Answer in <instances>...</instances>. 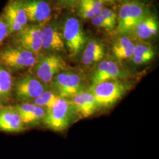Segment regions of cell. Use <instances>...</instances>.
I'll use <instances>...</instances> for the list:
<instances>
[{"label":"cell","instance_id":"cell-3","mask_svg":"<svg viewBox=\"0 0 159 159\" xmlns=\"http://www.w3.org/2000/svg\"><path fill=\"white\" fill-rule=\"evenodd\" d=\"M61 98L70 99L85 90V82L81 74L67 70L56 74L51 84Z\"/></svg>","mask_w":159,"mask_h":159},{"label":"cell","instance_id":"cell-2","mask_svg":"<svg viewBox=\"0 0 159 159\" xmlns=\"http://www.w3.org/2000/svg\"><path fill=\"white\" fill-rule=\"evenodd\" d=\"M75 116L76 115L69 100L60 97L52 107L46 110L43 121L47 128L61 131L68 127Z\"/></svg>","mask_w":159,"mask_h":159},{"label":"cell","instance_id":"cell-25","mask_svg":"<svg viewBox=\"0 0 159 159\" xmlns=\"http://www.w3.org/2000/svg\"><path fill=\"white\" fill-rule=\"evenodd\" d=\"M8 35L9 33L7 24L4 18L2 16H0V46Z\"/></svg>","mask_w":159,"mask_h":159},{"label":"cell","instance_id":"cell-11","mask_svg":"<svg viewBox=\"0 0 159 159\" xmlns=\"http://www.w3.org/2000/svg\"><path fill=\"white\" fill-rule=\"evenodd\" d=\"M22 1L28 21L43 26L51 20V7L47 1L44 0Z\"/></svg>","mask_w":159,"mask_h":159},{"label":"cell","instance_id":"cell-21","mask_svg":"<svg viewBox=\"0 0 159 159\" xmlns=\"http://www.w3.org/2000/svg\"><path fill=\"white\" fill-rule=\"evenodd\" d=\"M77 7V15L83 19L89 20L100 12L103 8V4L97 0H81Z\"/></svg>","mask_w":159,"mask_h":159},{"label":"cell","instance_id":"cell-8","mask_svg":"<svg viewBox=\"0 0 159 159\" xmlns=\"http://www.w3.org/2000/svg\"><path fill=\"white\" fill-rule=\"evenodd\" d=\"M68 66L61 57L49 54L39 57L34 65V75L47 85L51 84L54 77L60 72L67 70Z\"/></svg>","mask_w":159,"mask_h":159},{"label":"cell","instance_id":"cell-19","mask_svg":"<svg viewBox=\"0 0 159 159\" xmlns=\"http://www.w3.org/2000/svg\"><path fill=\"white\" fill-rule=\"evenodd\" d=\"M106 50L102 43L97 40L90 41L84 48L81 61L88 66L102 60L105 56Z\"/></svg>","mask_w":159,"mask_h":159},{"label":"cell","instance_id":"cell-9","mask_svg":"<svg viewBox=\"0 0 159 159\" xmlns=\"http://www.w3.org/2000/svg\"><path fill=\"white\" fill-rule=\"evenodd\" d=\"M41 26L37 24L27 25L22 30L15 33L12 39L13 46L30 51L38 56L42 50Z\"/></svg>","mask_w":159,"mask_h":159},{"label":"cell","instance_id":"cell-7","mask_svg":"<svg viewBox=\"0 0 159 159\" xmlns=\"http://www.w3.org/2000/svg\"><path fill=\"white\" fill-rule=\"evenodd\" d=\"M47 90L48 85L32 74L19 78L15 83L14 89L16 99L22 102H33Z\"/></svg>","mask_w":159,"mask_h":159},{"label":"cell","instance_id":"cell-26","mask_svg":"<svg viewBox=\"0 0 159 159\" xmlns=\"http://www.w3.org/2000/svg\"><path fill=\"white\" fill-rule=\"evenodd\" d=\"M81 0H58L60 5L66 8L76 7Z\"/></svg>","mask_w":159,"mask_h":159},{"label":"cell","instance_id":"cell-29","mask_svg":"<svg viewBox=\"0 0 159 159\" xmlns=\"http://www.w3.org/2000/svg\"><path fill=\"white\" fill-rule=\"evenodd\" d=\"M4 106H3V105H2V104L1 103V102H0V109H1V108H2Z\"/></svg>","mask_w":159,"mask_h":159},{"label":"cell","instance_id":"cell-24","mask_svg":"<svg viewBox=\"0 0 159 159\" xmlns=\"http://www.w3.org/2000/svg\"><path fill=\"white\" fill-rule=\"evenodd\" d=\"M60 98L56 93L47 90L31 102L47 110L52 107Z\"/></svg>","mask_w":159,"mask_h":159},{"label":"cell","instance_id":"cell-4","mask_svg":"<svg viewBox=\"0 0 159 159\" xmlns=\"http://www.w3.org/2000/svg\"><path fill=\"white\" fill-rule=\"evenodd\" d=\"M129 87L117 80H110L93 84L89 90L94 97L98 107H108L117 102Z\"/></svg>","mask_w":159,"mask_h":159},{"label":"cell","instance_id":"cell-1","mask_svg":"<svg viewBox=\"0 0 159 159\" xmlns=\"http://www.w3.org/2000/svg\"><path fill=\"white\" fill-rule=\"evenodd\" d=\"M149 13L148 8L139 1L125 2L120 8L117 33L121 35L131 34L137 25Z\"/></svg>","mask_w":159,"mask_h":159},{"label":"cell","instance_id":"cell-12","mask_svg":"<svg viewBox=\"0 0 159 159\" xmlns=\"http://www.w3.org/2000/svg\"><path fill=\"white\" fill-rule=\"evenodd\" d=\"M125 75V72L116 61L106 60L98 63L91 74L90 79L93 85L107 80H117L119 78H123Z\"/></svg>","mask_w":159,"mask_h":159},{"label":"cell","instance_id":"cell-15","mask_svg":"<svg viewBox=\"0 0 159 159\" xmlns=\"http://www.w3.org/2000/svg\"><path fill=\"white\" fill-rule=\"evenodd\" d=\"M24 130L25 125L15 107H3L0 109V131L18 133Z\"/></svg>","mask_w":159,"mask_h":159},{"label":"cell","instance_id":"cell-10","mask_svg":"<svg viewBox=\"0 0 159 159\" xmlns=\"http://www.w3.org/2000/svg\"><path fill=\"white\" fill-rule=\"evenodd\" d=\"M8 28L9 35L24 29L28 20L22 0H8L1 14Z\"/></svg>","mask_w":159,"mask_h":159},{"label":"cell","instance_id":"cell-20","mask_svg":"<svg viewBox=\"0 0 159 159\" xmlns=\"http://www.w3.org/2000/svg\"><path fill=\"white\" fill-rule=\"evenodd\" d=\"M156 54V50L152 44L146 42H140L135 44L134 52L131 59L134 64L142 65L152 60Z\"/></svg>","mask_w":159,"mask_h":159},{"label":"cell","instance_id":"cell-13","mask_svg":"<svg viewBox=\"0 0 159 159\" xmlns=\"http://www.w3.org/2000/svg\"><path fill=\"white\" fill-rule=\"evenodd\" d=\"M68 100L76 116L81 118L90 116L98 107L94 97L89 89H85Z\"/></svg>","mask_w":159,"mask_h":159},{"label":"cell","instance_id":"cell-14","mask_svg":"<svg viewBox=\"0 0 159 159\" xmlns=\"http://www.w3.org/2000/svg\"><path fill=\"white\" fill-rule=\"evenodd\" d=\"M46 25L43 27L42 49L49 53L63 51L66 47L62 33L53 23Z\"/></svg>","mask_w":159,"mask_h":159},{"label":"cell","instance_id":"cell-5","mask_svg":"<svg viewBox=\"0 0 159 159\" xmlns=\"http://www.w3.org/2000/svg\"><path fill=\"white\" fill-rule=\"evenodd\" d=\"M62 34L70 56L75 57L84 48L86 37L79 20L73 16L66 17L64 20Z\"/></svg>","mask_w":159,"mask_h":159},{"label":"cell","instance_id":"cell-28","mask_svg":"<svg viewBox=\"0 0 159 159\" xmlns=\"http://www.w3.org/2000/svg\"><path fill=\"white\" fill-rule=\"evenodd\" d=\"M121 1H123V2H127V1H139L140 2V1H143V0H120Z\"/></svg>","mask_w":159,"mask_h":159},{"label":"cell","instance_id":"cell-6","mask_svg":"<svg viewBox=\"0 0 159 159\" xmlns=\"http://www.w3.org/2000/svg\"><path fill=\"white\" fill-rule=\"evenodd\" d=\"M39 57L30 51L16 46H9L0 52V62L17 70L34 67Z\"/></svg>","mask_w":159,"mask_h":159},{"label":"cell","instance_id":"cell-17","mask_svg":"<svg viewBox=\"0 0 159 159\" xmlns=\"http://www.w3.org/2000/svg\"><path fill=\"white\" fill-rule=\"evenodd\" d=\"M159 31V23L157 18L149 13L139 23L131 34L141 40H148L156 35Z\"/></svg>","mask_w":159,"mask_h":159},{"label":"cell","instance_id":"cell-22","mask_svg":"<svg viewBox=\"0 0 159 159\" xmlns=\"http://www.w3.org/2000/svg\"><path fill=\"white\" fill-rule=\"evenodd\" d=\"M91 23L96 27L111 30L116 27L117 16L113 10L103 8L97 16L91 19Z\"/></svg>","mask_w":159,"mask_h":159},{"label":"cell","instance_id":"cell-16","mask_svg":"<svg viewBox=\"0 0 159 159\" xmlns=\"http://www.w3.org/2000/svg\"><path fill=\"white\" fill-rule=\"evenodd\" d=\"M24 125H34L43 120L46 109L32 102H22L15 106Z\"/></svg>","mask_w":159,"mask_h":159},{"label":"cell","instance_id":"cell-23","mask_svg":"<svg viewBox=\"0 0 159 159\" xmlns=\"http://www.w3.org/2000/svg\"><path fill=\"white\" fill-rule=\"evenodd\" d=\"M13 81L11 74L5 67L0 66V102H9L11 97Z\"/></svg>","mask_w":159,"mask_h":159},{"label":"cell","instance_id":"cell-27","mask_svg":"<svg viewBox=\"0 0 159 159\" xmlns=\"http://www.w3.org/2000/svg\"><path fill=\"white\" fill-rule=\"evenodd\" d=\"M98 1H100L102 2V4L104 3H113L116 0H97Z\"/></svg>","mask_w":159,"mask_h":159},{"label":"cell","instance_id":"cell-18","mask_svg":"<svg viewBox=\"0 0 159 159\" xmlns=\"http://www.w3.org/2000/svg\"><path fill=\"white\" fill-rule=\"evenodd\" d=\"M135 44L130 37L122 36L114 41L111 51L114 56L119 60L129 59L133 56Z\"/></svg>","mask_w":159,"mask_h":159}]
</instances>
